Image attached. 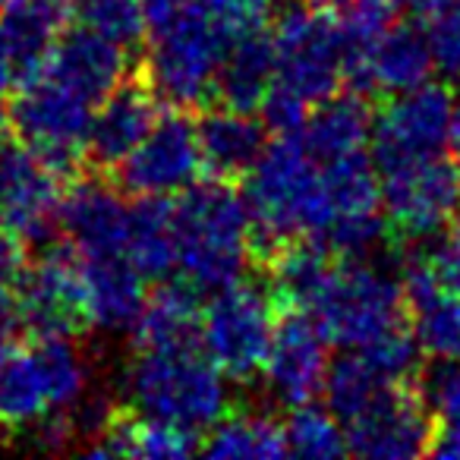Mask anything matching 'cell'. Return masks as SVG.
<instances>
[{"label":"cell","mask_w":460,"mask_h":460,"mask_svg":"<svg viewBox=\"0 0 460 460\" xmlns=\"http://www.w3.org/2000/svg\"><path fill=\"white\" fill-rule=\"evenodd\" d=\"M123 252L146 281L171 275L177 265V215L171 196H136Z\"/></svg>","instance_id":"obj_25"},{"label":"cell","mask_w":460,"mask_h":460,"mask_svg":"<svg viewBox=\"0 0 460 460\" xmlns=\"http://www.w3.org/2000/svg\"><path fill=\"white\" fill-rule=\"evenodd\" d=\"M10 438H13V429H7L4 422H0V451H4V447H10Z\"/></svg>","instance_id":"obj_42"},{"label":"cell","mask_w":460,"mask_h":460,"mask_svg":"<svg viewBox=\"0 0 460 460\" xmlns=\"http://www.w3.org/2000/svg\"><path fill=\"white\" fill-rule=\"evenodd\" d=\"M20 341H13V338H7V334H0V366H4V363H7V357H10V353H13V350H20Z\"/></svg>","instance_id":"obj_41"},{"label":"cell","mask_w":460,"mask_h":460,"mask_svg":"<svg viewBox=\"0 0 460 460\" xmlns=\"http://www.w3.org/2000/svg\"><path fill=\"white\" fill-rule=\"evenodd\" d=\"M413 16L429 41L435 70L445 73L447 83H460V0H422Z\"/></svg>","instance_id":"obj_33"},{"label":"cell","mask_w":460,"mask_h":460,"mask_svg":"<svg viewBox=\"0 0 460 460\" xmlns=\"http://www.w3.org/2000/svg\"><path fill=\"white\" fill-rule=\"evenodd\" d=\"M66 180L20 142L0 152V221L26 246H45L60 234V202Z\"/></svg>","instance_id":"obj_14"},{"label":"cell","mask_w":460,"mask_h":460,"mask_svg":"<svg viewBox=\"0 0 460 460\" xmlns=\"http://www.w3.org/2000/svg\"><path fill=\"white\" fill-rule=\"evenodd\" d=\"M435 435V413L413 378L391 382L369 407L344 422L347 454L357 457H429Z\"/></svg>","instance_id":"obj_12"},{"label":"cell","mask_w":460,"mask_h":460,"mask_svg":"<svg viewBox=\"0 0 460 460\" xmlns=\"http://www.w3.org/2000/svg\"><path fill=\"white\" fill-rule=\"evenodd\" d=\"M401 288L422 357L460 363V290L441 284L429 256H401Z\"/></svg>","instance_id":"obj_17"},{"label":"cell","mask_w":460,"mask_h":460,"mask_svg":"<svg viewBox=\"0 0 460 460\" xmlns=\"http://www.w3.org/2000/svg\"><path fill=\"white\" fill-rule=\"evenodd\" d=\"M259 111H262V123L269 127V133L296 136L303 129V123H306V117H309V111H313V108H309V104L303 102L294 89H288V85H281L275 79V83H271V89L265 92Z\"/></svg>","instance_id":"obj_35"},{"label":"cell","mask_w":460,"mask_h":460,"mask_svg":"<svg viewBox=\"0 0 460 460\" xmlns=\"http://www.w3.org/2000/svg\"><path fill=\"white\" fill-rule=\"evenodd\" d=\"M426 256L435 265V271H438L441 284L451 290H460V215L445 230V240L432 252H426Z\"/></svg>","instance_id":"obj_36"},{"label":"cell","mask_w":460,"mask_h":460,"mask_svg":"<svg viewBox=\"0 0 460 460\" xmlns=\"http://www.w3.org/2000/svg\"><path fill=\"white\" fill-rule=\"evenodd\" d=\"M290 410L294 413L284 422L290 454H296V457H344V426H341V420L332 410L313 407V401Z\"/></svg>","instance_id":"obj_32"},{"label":"cell","mask_w":460,"mask_h":460,"mask_svg":"<svg viewBox=\"0 0 460 460\" xmlns=\"http://www.w3.org/2000/svg\"><path fill=\"white\" fill-rule=\"evenodd\" d=\"M48 410H51L48 388L41 382L32 350H26L22 344L0 366V422L16 432V429H29Z\"/></svg>","instance_id":"obj_29"},{"label":"cell","mask_w":460,"mask_h":460,"mask_svg":"<svg viewBox=\"0 0 460 460\" xmlns=\"http://www.w3.org/2000/svg\"><path fill=\"white\" fill-rule=\"evenodd\" d=\"M382 215L391 256L401 259L413 243L447 230L460 215V161L435 152L378 171Z\"/></svg>","instance_id":"obj_4"},{"label":"cell","mask_w":460,"mask_h":460,"mask_svg":"<svg viewBox=\"0 0 460 460\" xmlns=\"http://www.w3.org/2000/svg\"><path fill=\"white\" fill-rule=\"evenodd\" d=\"M227 45L269 22V0H190Z\"/></svg>","instance_id":"obj_34"},{"label":"cell","mask_w":460,"mask_h":460,"mask_svg":"<svg viewBox=\"0 0 460 460\" xmlns=\"http://www.w3.org/2000/svg\"><path fill=\"white\" fill-rule=\"evenodd\" d=\"M13 85V64H10V51L7 41H4V32H0V92H10Z\"/></svg>","instance_id":"obj_38"},{"label":"cell","mask_w":460,"mask_h":460,"mask_svg":"<svg viewBox=\"0 0 460 460\" xmlns=\"http://www.w3.org/2000/svg\"><path fill=\"white\" fill-rule=\"evenodd\" d=\"M164 102L155 89L146 66V51L133 60L127 76L114 85L102 102L98 114H92L89 139H85V171L108 177L136 146L158 123Z\"/></svg>","instance_id":"obj_13"},{"label":"cell","mask_w":460,"mask_h":460,"mask_svg":"<svg viewBox=\"0 0 460 460\" xmlns=\"http://www.w3.org/2000/svg\"><path fill=\"white\" fill-rule=\"evenodd\" d=\"M454 102L457 92L447 83H422L416 89L378 98L369 133L376 171L441 152L447 146Z\"/></svg>","instance_id":"obj_10"},{"label":"cell","mask_w":460,"mask_h":460,"mask_svg":"<svg viewBox=\"0 0 460 460\" xmlns=\"http://www.w3.org/2000/svg\"><path fill=\"white\" fill-rule=\"evenodd\" d=\"M372 114H376L372 98L341 89L325 102L313 104L306 123H303V129L296 136H300V142L313 158L332 161L369 146Z\"/></svg>","instance_id":"obj_23"},{"label":"cell","mask_w":460,"mask_h":460,"mask_svg":"<svg viewBox=\"0 0 460 460\" xmlns=\"http://www.w3.org/2000/svg\"><path fill=\"white\" fill-rule=\"evenodd\" d=\"M10 123L20 146L39 155L66 183L85 173L92 104L51 73H35L10 89Z\"/></svg>","instance_id":"obj_5"},{"label":"cell","mask_w":460,"mask_h":460,"mask_svg":"<svg viewBox=\"0 0 460 460\" xmlns=\"http://www.w3.org/2000/svg\"><path fill=\"white\" fill-rule=\"evenodd\" d=\"M85 256L70 240L45 243L39 259H29L16 290L26 315V334L35 338H85L92 328L85 296Z\"/></svg>","instance_id":"obj_8"},{"label":"cell","mask_w":460,"mask_h":460,"mask_svg":"<svg viewBox=\"0 0 460 460\" xmlns=\"http://www.w3.org/2000/svg\"><path fill=\"white\" fill-rule=\"evenodd\" d=\"M29 262V246L22 237H16L7 224L0 221V288L16 284Z\"/></svg>","instance_id":"obj_37"},{"label":"cell","mask_w":460,"mask_h":460,"mask_svg":"<svg viewBox=\"0 0 460 460\" xmlns=\"http://www.w3.org/2000/svg\"><path fill=\"white\" fill-rule=\"evenodd\" d=\"M10 142H16V136H13V123H10V111H7V104L0 102V152L10 146Z\"/></svg>","instance_id":"obj_40"},{"label":"cell","mask_w":460,"mask_h":460,"mask_svg":"<svg viewBox=\"0 0 460 460\" xmlns=\"http://www.w3.org/2000/svg\"><path fill=\"white\" fill-rule=\"evenodd\" d=\"M205 457H288V429L269 407L230 403L227 413L202 432Z\"/></svg>","instance_id":"obj_24"},{"label":"cell","mask_w":460,"mask_h":460,"mask_svg":"<svg viewBox=\"0 0 460 460\" xmlns=\"http://www.w3.org/2000/svg\"><path fill=\"white\" fill-rule=\"evenodd\" d=\"M278 309L259 278H240L215 294L202 315V347L224 378L250 388L265 376Z\"/></svg>","instance_id":"obj_6"},{"label":"cell","mask_w":460,"mask_h":460,"mask_svg":"<svg viewBox=\"0 0 460 460\" xmlns=\"http://www.w3.org/2000/svg\"><path fill=\"white\" fill-rule=\"evenodd\" d=\"M136 58L139 54H133V60ZM133 60H129L127 48L114 45L104 35L85 26H66L48 48L45 73H51L58 83L83 95L89 104H102L114 92V85L127 76Z\"/></svg>","instance_id":"obj_18"},{"label":"cell","mask_w":460,"mask_h":460,"mask_svg":"<svg viewBox=\"0 0 460 460\" xmlns=\"http://www.w3.org/2000/svg\"><path fill=\"white\" fill-rule=\"evenodd\" d=\"M391 382H394V378H385L363 353L353 350V353L338 357L334 363H328L322 391H325L328 410H332L341 420V426H344L353 416L363 413Z\"/></svg>","instance_id":"obj_30"},{"label":"cell","mask_w":460,"mask_h":460,"mask_svg":"<svg viewBox=\"0 0 460 460\" xmlns=\"http://www.w3.org/2000/svg\"><path fill=\"white\" fill-rule=\"evenodd\" d=\"M177 265L202 290H221L250 271V208L237 183L205 177L173 199Z\"/></svg>","instance_id":"obj_2"},{"label":"cell","mask_w":460,"mask_h":460,"mask_svg":"<svg viewBox=\"0 0 460 460\" xmlns=\"http://www.w3.org/2000/svg\"><path fill=\"white\" fill-rule=\"evenodd\" d=\"M275 41V79L313 104L341 92V32L322 4L306 0L281 10L271 29Z\"/></svg>","instance_id":"obj_9"},{"label":"cell","mask_w":460,"mask_h":460,"mask_svg":"<svg viewBox=\"0 0 460 460\" xmlns=\"http://www.w3.org/2000/svg\"><path fill=\"white\" fill-rule=\"evenodd\" d=\"M76 26L104 35L133 54L146 51V16L142 0H70Z\"/></svg>","instance_id":"obj_31"},{"label":"cell","mask_w":460,"mask_h":460,"mask_svg":"<svg viewBox=\"0 0 460 460\" xmlns=\"http://www.w3.org/2000/svg\"><path fill=\"white\" fill-rule=\"evenodd\" d=\"M246 183L250 269L290 237H319L328 224L319 167L300 136H275Z\"/></svg>","instance_id":"obj_1"},{"label":"cell","mask_w":460,"mask_h":460,"mask_svg":"<svg viewBox=\"0 0 460 460\" xmlns=\"http://www.w3.org/2000/svg\"><path fill=\"white\" fill-rule=\"evenodd\" d=\"M26 344L41 372L51 407H70L92 388V363L76 347V338H35Z\"/></svg>","instance_id":"obj_28"},{"label":"cell","mask_w":460,"mask_h":460,"mask_svg":"<svg viewBox=\"0 0 460 460\" xmlns=\"http://www.w3.org/2000/svg\"><path fill=\"white\" fill-rule=\"evenodd\" d=\"M202 177L196 123L190 111L164 108L148 136L108 173L123 196H171Z\"/></svg>","instance_id":"obj_11"},{"label":"cell","mask_w":460,"mask_h":460,"mask_svg":"<svg viewBox=\"0 0 460 460\" xmlns=\"http://www.w3.org/2000/svg\"><path fill=\"white\" fill-rule=\"evenodd\" d=\"M322 338L334 347L359 350L388 328L410 322L403 288L366 259H341L325 294L309 309Z\"/></svg>","instance_id":"obj_7"},{"label":"cell","mask_w":460,"mask_h":460,"mask_svg":"<svg viewBox=\"0 0 460 460\" xmlns=\"http://www.w3.org/2000/svg\"><path fill=\"white\" fill-rule=\"evenodd\" d=\"M328 347L332 344L322 338L313 315L303 309H278L262 378L284 407L315 401L325 385Z\"/></svg>","instance_id":"obj_15"},{"label":"cell","mask_w":460,"mask_h":460,"mask_svg":"<svg viewBox=\"0 0 460 460\" xmlns=\"http://www.w3.org/2000/svg\"><path fill=\"white\" fill-rule=\"evenodd\" d=\"M447 152L460 161V102H454V117H451V129H447Z\"/></svg>","instance_id":"obj_39"},{"label":"cell","mask_w":460,"mask_h":460,"mask_svg":"<svg viewBox=\"0 0 460 460\" xmlns=\"http://www.w3.org/2000/svg\"><path fill=\"white\" fill-rule=\"evenodd\" d=\"M202 288L190 278H161L146 296L133 332V350H167V347H202Z\"/></svg>","instance_id":"obj_20"},{"label":"cell","mask_w":460,"mask_h":460,"mask_svg":"<svg viewBox=\"0 0 460 460\" xmlns=\"http://www.w3.org/2000/svg\"><path fill=\"white\" fill-rule=\"evenodd\" d=\"M275 83V41L269 29L240 35L224 51L215 73V104L256 114Z\"/></svg>","instance_id":"obj_22"},{"label":"cell","mask_w":460,"mask_h":460,"mask_svg":"<svg viewBox=\"0 0 460 460\" xmlns=\"http://www.w3.org/2000/svg\"><path fill=\"white\" fill-rule=\"evenodd\" d=\"M60 230L85 259L120 256L129 230L123 192L104 173H79L60 202Z\"/></svg>","instance_id":"obj_16"},{"label":"cell","mask_w":460,"mask_h":460,"mask_svg":"<svg viewBox=\"0 0 460 460\" xmlns=\"http://www.w3.org/2000/svg\"><path fill=\"white\" fill-rule=\"evenodd\" d=\"M394 4H403V7H410V10H416L422 4V0H394Z\"/></svg>","instance_id":"obj_43"},{"label":"cell","mask_w":460,"mask_h":460,"mask_svg":"<svg viewBox=\"0 0 460 460\" xmlns=\"http://www.w3.org/2000/svg\"><path fill=\"white\" fill-rule=\"evenodd\" d=\"M319 183H322V199H325V208H328V224L334 217L382 211L378 171L369 155H366V148L325 161V167L319 171Z\"/></svg>","instance_id":"obj_27"},{"label":"cell","mask_w":460,"mask_h":460,"mask_svg":"<svg viewBox=\"0 0 460 460\" xmlns=\"http://www.w3.org/2000/svg\"><path fill=\"white\" fill-rule=\"evenodd\" d=\"M127 391L136 410L192 432L215 426L230 407L224 376L202 347L136 350L127 366Z\"/></svg>","instance_id":"obj_3"},{"label":"cell","mask_w":460,"mask_h":460,"mask_svg":"<svg viewBox=\"0 0 460 460\" xmlns=\"http://www.w3.org/2000/svg\"><path fill=\"white\" fill-rule=\"evenodd\" d=\"M85 296H89V319L95 328L111 334L129 332L146 306V278L120 256L85 259Z\"/></svg>","instance_id":"obj_21"},{"label":"cell","mask_w":460,"mask_h":460,"mask_svg":"<svg viewBox=\"0 0 460 460\" xmlns=\"http://www.w3.org/2000/svg\"><path fill=\"white\" fill-rule=\"evenodd\" d=\"M192 123H196L202 173L224 183H243L269 146V127L250 111L208 104L192 114Z\"/></svg>","instance_id":"obj_19"},{"label":"cell","mask_w":460,"mask_h":460,"mask_svg":"<svg viewBox=\"0 0 460 460\" xmlns=\"http://www.w3.org/2000/svg\"><path fill=\"white\" fill-rule=\"evenodd\" d=\"M432 70V51H429L426 35H422V29L416 22L394 20L388 26V32L369 51V73L378 98L397 95V92L429 83Z\"/></svg>","instance_id":"obj_26"}]
</instances>
